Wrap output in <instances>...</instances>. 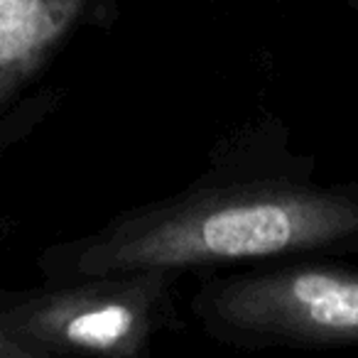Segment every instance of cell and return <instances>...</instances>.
<instances>
[{"label":"cell","mask_w":358,"mask_h":358,"mask_svg":"<svg viewBox=\"0 0 358 358\" xmlns=\"http://www.w3.org/2000/svg\"><path fill=\"white\" fill-rule=\"evenodd\" d=\"M317 157L289 145L280 118L245 123L211 150L189 185L130 206L101 229L47 245L42 280L133 270L182 278L302 255H358V179L324 185Z\"/></svg>","instance_id":"6da1fadb"},{"label":"cell","mask_w":358,"mask_h":358,"mask_svg":"<svg viewBox=\"0 0 358 358\" xmlns=\"http://www.w3.org/2000/svg\"><path fill=\"white\" fill-rule=\"evenodd\" d=\"M343 3H346V8H348V10H351V13H356V15H358V0H343Z\"/></svg>","instance_id":"5b68a950"},{"label":"cell","mask_w":358,"mask_h":358,"mask_svg":"<svg viewBox=\"0 0 358 358\" xmlns=\"http://www.w3.org/2000/svg\"><path fill=\"white\" fill-rule=\"evenodd\" d=\"M179 282L167 270H133L0 289V324L30 358H143L177 324Z\"/></svg>","instance_id":"3957f363"},{"label":"cell","mask_w":358,"mask_h":358,"mask_svg":"<svg viewBox=\"0 0 358 358\" xmlns=\"http://www.w3.org/2000/svg\"><path fill=\"white\" fill-rule=\"evenodd\" d=\"M115 0H0V157L62 106L57 64Z\"/></svg>","instance_id":"277c9868"},{"label":"cell","mask_w":358,"mask_h":358,"mask_svg":"<svg viewBox=\"0 0 358 358\" xmlns=\"http://www.w3.org/2000/svg\"><path fill=\"white\" fill-rule=\"evenodd\" d=\"M189 309L206 336L231 348H358V268L302 255L204 273Z\"/></svg>","instance_id":"7a4b0ae2"}]
</instances>
